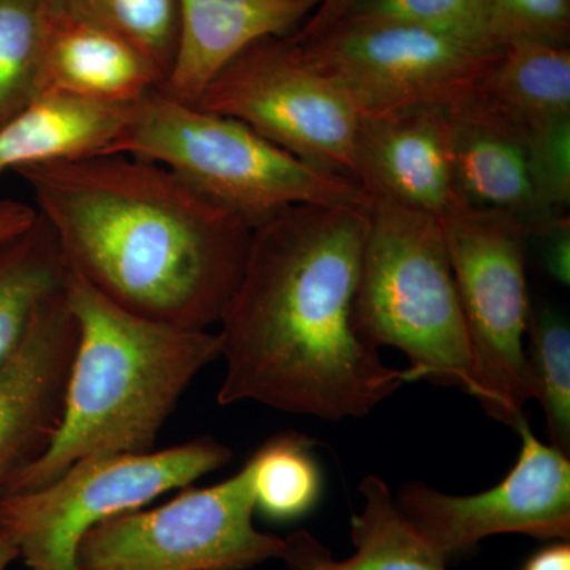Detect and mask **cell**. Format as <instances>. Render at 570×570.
Returning a JSON list of instances; mask_svg holds the SVG:
<instances>
[{"instance_id": "obj_1", "label": "cell", "mask_w": 570, "mask_h": 570, "mask_svg": "<svg viewBox=\"0 0 570 570\" xmlns=\"http://www.w3.org/2000/svg\"><path fill=\"white\" fill-rule=\"evenodd\" d=\"M367 208L296 205L254 228L219 335L220 406L363 417L406 384L355 325Z\"/></svg>"}, {"instance_id": "obj_2", "label": "cell", "mask_w": 570, "mask_h": 570, "mask_svg": "<svg viewBox=\"0 0 570 570\" xmlns=\"http://www.w3.org/2000/svg\"><path fill=\"white\" fill-rule=\"evenodd\" d=\"M31 187L71 272L140 316L208 330L245 272L254 228L163 165L124 154L31 165Z\"/></svg>"}, {"instance_id": "obj_3", "label": "cell", "mask_w": 570, "mask_h": 570, "mask_svg": "<svg viewBox=\"0 0 570 570\" xmlns=\"http://www.w3.org/2000/svg\"><path fill=\"white\" fill-rule=\"evenodd\" d=\"M77 324L58 433L6 494L48 485L78 461L154 450L195 376L220 356L219 335L140 316L69 272Z\"/></svg>"}, {"instance_id": "obj_4", "label": "cell", "mask_w": 570, "mask_h": 570, "mask_svg": "<svg viewBox=\"0 0 570 570\" xmlns=\"http://www.w3.org/2000/svg\"><path fill=\"white\" fill-rule=\"evenodd\" d=\"M111 154L167 167L253 228L296 205L371 204L358 183L303 163L245 122L179 102L163 89L134 105Z\"/></svg>"}, {"instance_id": "obj_5", "label": "cell", "mask_w": 570, "mask_h": 570, "mask_svg": "<svg viewBox=\"0 0 570 570\" xmlns=\"http://www.w3.org/2000/svg\"><path fill=\"white\" fill-rule=\"evenodd\" d=\"M355 325L371 346L407 356L409 382L471 395V352L441 217L371 197Z\"/></svg>"}, {"instance_id": "obj_6", "label": "cell", "mask_w": 570, "mask_h": 570, "mask_svg": "<svg viewBox=\"0 0 570 570\" xmlns=\"http://www.w3.org/2000/svg\"><path fill=\"white\" fill-rule=\"evenodd\" d=\"M471 352V395L515 428L535 397L528 363L530 227L512 214L456 205L441 217Z\"/></svg>"}, {"instance_id": "obj_7", "label": "cell", "mask_w": 570, "mask_h": 570, "mask_svg": "<svg viewBox=\"0 0 570 570\" xmlns=\"http://www.w3.org/2000/svg\"><path fill=\"white\" fill-rule=\"evenodd\" d=\"M230 460V449L204 436L141 455L78 461L48 485L0 499V532L29 570H78V547L100 521L187 489Z\"/></svg>"}, {"instance_id": "obj_8", "label": "cell", "mask_w": 570, "mask_h": 570, "mask_svg": "<svg viewBox=\"0 0 570 570\" xmlns=\"http://www.w3.org/2000/svg\"><path fill=\"white\" fill-rule=\"evenodd\" d=\"M253 472L183 489L163 505L100 521L77 550L78 570H250L281 560L284 539L254 527Z\"/></svg>"}, {"instance_id": "obj_9", "label": "cell", "mask_w": 570, "mask_h": 570, "mask_svg": "<svg viewBox=\"0 0 570 570\" xmlns=\"http://www.w3.org/2000/svg\"><path fill=\"white\" fill-rule=\"evenodd\" d=\"M195 107L238 119L303 163L358 183L362 115L288 37L257 41L236 56Z\"/></svg>"}, {"instance_id": "obj_10", "label": "cell", "mask_w": 570, "mask_h": 570, "mask_svg": "<svg viewBox=\"0 0 570 570\" xmlns=\"http://www.w3.org/2000/svg\"><path fill=\"white\" fill-rule=\"evenodd\" d=\"M362 116L450 108L491 69L502 47L415 26L335 24L288 37Z\"/></svg>"}, {"instance_id": "obj_11", "label": "cell", "mask_w": 570, "mask_h": 570, "mask_svg": "<svg viewBox=\"0 0 570 570\" xmlns=\"http://www.w3.org/2000/svg\"><path fill=\"white\" fill-rule=\"evenodd\" d=\"M517 431L519 460L493 489L453 497L423 483H407L395 498L412 527L445 561L491 535L569 540V456L542 444L528 419Z\"/></svg>"}, {"instance_id": "obj_12", "label": "cell", "mask_w": 570, "mask_h": 570, "mask_svg": "<svg viewBox=\"0 0 570 570\" xmlns=\"http://www.w3.org/2000/svg\"><path fill=\"white\" fill-rule=\"evenodd\" d=\"M75 347L77 324L63 288L37 311L20 347L0 363V499L58 433Z\"/></svg>"}, {"instance_id": "obj_13", "label": "cell", "mask_w": 570, "mask_h": 570, "mask_svg": "<svg viewBox=\"0 0 570 570\" xmlns=\"http://www.w3.org/2000/svg\"><path fill=\"white\" fill-rule=\"evenodd\" d=\"M356 181L371 197L442 217L460 205L448 108L362 116Z\"/></svg>"}, {"instance_id": "obj_14", "label": "cell", "mask_w": 570, "mask_h": 570, "mask_svg": "<svg viewBox=\"0 0 570 570\" xmlns=\"http://www.w3.org/2000/svg\"><path fill=\"white\" fill-rule=\"evenodd\" d=\"M324 0H178V45L163 91L195 105L217 73L257 41L292 37Z\"/></svg>"}, {"instance_id": "obj_15", "label": "cell", "mask_w": 570, "mask_h": 570, "mask_svg": "<svg viewBox=\"0 0 570 570\" xmlns=\"http://www.w3.org/2000/svg\"><path fill=\"white\" fill-rule=\"evenodd\" d=\"M448 110L493 124L523 142L570 118L569 45H504L491 69Z\"/></svg>"}, {"instance_id": "obj_16", "label": "cell", "mask_w": 570, "mask_h": 570, "mask_svg": "<svg viewBox=\"0 0 570 570\" xmlns=\"http://www.w3.org/2000/svg\"><path fill=\"white\" fill-rule=\"evenodd\" d=\"M164 82L163 71L122 37L88 22L48 14L43 94L134 105Z\"/></svg>"}, {"instance_id": "obj_17", "label": "cell", "mask_w": 570, "mask_h": 570, "mask_svg": "<svg viewBox=\"0 0 570 570\" xmlns=\"http://www.w3.org/2000/svg\"><path fill=\"white\" fill-rule=\"evenodd\" d=\"M134 105L43 94L0 127V175L56 160L107 156L126 130Z\"/></svg>"}, {"instance_id": "obj_18", "label": "cell", "mask_w": 570, "mask_h": 570, "mask_svg": "<svg viewBox=\"0 0 570 570\" xmlns=\"http://www.w3.org/2000/svg\"><path fill=\"white\" fill-rule=\"evenodd\" d=\"M362 512L352 515L355 553L343 561L306 531L284 539L281 561L288 570H448V561L428 546L377 475L360 483Z\"/></svg>"}, {"instance_id": "obj_19", "label": "cell", "mask_w": 570, "mask_h": 570, "mask_svg": "<svg viewBox=\"0 0 570 570\" xmlns=\"http://www.w3.org/2000/svg\"><path fill=\"white\" fill-rule=\"evenodd\" d=\"M448 111L453 183L461 204L512 214L530 230L553 217L535 202L524 142L474 116Z\"/></svg>"}, {"instance_id": "obj_20", "label": "cell", "mask_w": 570, "mask_h": 570, "mask_svg": "<svg viewBox=\"0 0 570 570\" xmlns=\"http://www.w3.org/2000/svg\"><path fill=\"white\" fill-rule=\"evenodd\" d=\"M69 272L40 214L28 230L0 243V363L20 347L43 303L66 288Z\"/></svg>"}, {"instance_id": "obj_21", "label": "cell", "mask_w": 570, "mask_h": 570, "mask_svg": "<svg viewBox=\"0 0 570 570\" xmlns=\"http://www.w3.org/2000/svg\"><path fill=\"white\" fill-rule=\"evenodd\" d=\"M313 448L309 438L285 433L254 453L247 464L253 472L255 512L266 520L288 523L316 508L322 475Z\"/></svg>"}, {"instance_id": "obj_22", "label": "cell", "mask_w": 570, "mask_h": 570, "mask_svg": "<svg viewBox=\"0 0 570 570\" xmlns=\"http://www.w3.org/2000/svg\"><path fill=\"white\" fill-rule=\"evenodd\" d=\"M50 17L88 22L132 43L165 80L178 45V0H43Z\"/></svg>"}, {"instance_id": "obj_23", "label": "cell", "mask_w": 570, "mask_h": 570, "mask_svg": "<svg viewBox=\"0 0 570 570\" xmlns=\"http://www.w3.org/2000/svg\"><path fill=\"white\" fill-rule=\"evenodd\" d=\"M43 0H0V127L43 96Z\"/></svg>"}, {"instance_id": "obj_24", "label": "cell", "mask_w": 570, "mask_h": 570, "mask_svg": "<svg viewBox=\"0 0 570 570\" xmlns=\"http://www.w3.org/2000/svg\"><path fill=\"white\" fill-rule=\"evenodd\" d=\"M528 363L535 397L546 412L551 448L570 450V330L550 307L531 309L528 322Z\"/></svg>"}, {"instance_id": "obj_25", "label": "cell", "mask_w": 570, "mask_h": 570, "mask_svg": "<svg viewBox=\"0 0 570 570\" xmlns=\"http://www.w3.org/2000/svg\"><path fill=\"white\" fill-rule=\"evenodd\" d=\"M344 22L415 26L474 43L499 47L491 36L485 0H354L326 28Z\"/></svg>"}, {"instance_id": "obj_26", "label": "cell", "mask_w": 570, "mask_h": 570, "mask_svg": "<svg viewBox=\"0 0 570 570\" xmlns=\"http://www.w3.org/2000/svg\"><path fill=\"white\" fill-rule=\"evenodd\" d=\"M491 36L508 43L569 45L570 0H485Z\"/></svg>"}, {"instance_id": "obj_27", "label": "cell", "mask_w": 570, "mask_h": 570, "mask_svg": "<svg viewBox=\"0 0 570 570\" xmlns=\"http://www.w3.org/2000/svg\"><path fill=\"white\" fill-rule=\"evenodd\" d=\"M528 174L539 208L549 216L570 205V118L549 124L524 141Z\"/></svg>"}, {"instance_id": "obj_28", "label": "cell", "mask_w": 570, "mask_h": 570, "mask_svg": "<svg viewBox=\"0 0 570 570\" xmlns=\"http://www.w3.org/2000/svg\"><path fill=\"white\" fill-rule=\"evenodd\" d=\"M530 238L538 239L540 255L547 273L557 283H570V217L553 216L532 228Z\"/></svg>"}, {"instance_id": "obj_29", "label": "cell", "mask_w": 570, "mask_h": 570, "mask_svg": "<svg viewBox=\"0 0 570 570\" xmlns=\"http://www.w3.org/2000/svg\"><path fill=\"white\" fill-rule=\"evenodd\" d=\"M39 213L33 206L17 200H0V243L28 230Z\"/></svg>"}, {"instance_id": "obj_30", "label": "cell", "mask_w": 570, "mask_h": 570, "mask_svg": "<svg viewBox=\"0 0 570 570\" xmlns=\"http://www.w3.org/2000/svg\"><path fill=\"white\" fill-rule=\"evenodd\" d=\"M521 570H570L569 540H553L550 546L535 551Z\"/></svg>"}, {"instance_id": "obj_31", "label": "cell", "mask_w": 570, "mask_h": 570, "mask_svg": "<svg viewBox=\"0 0 570 570\" xmlns=\"http://www.w3.org/2000/svg\"><path fill=\"white\" fill-rule=\"evenodd\" d=\"M352 2L354 0H324L316 13L295 32L296 36H309V33L322 31L326 26L332 24L340 17L341 11L346 10Z\"/></svg>"}, {"instance_id": "obj_32", "label": "cell", "mask_w": 570, "mask_h": 570, "mask_svg": "<svg viewBox=\"0 0 570 570\" xmlns=\"http://www.w3.org/2000/svg\"><path fill=\"white\" fill-rule=\"evenodd\" d=\"M17 560H20V551L13 540L0 532V570L9 569Z\"/></svg>"}]
</instances>
